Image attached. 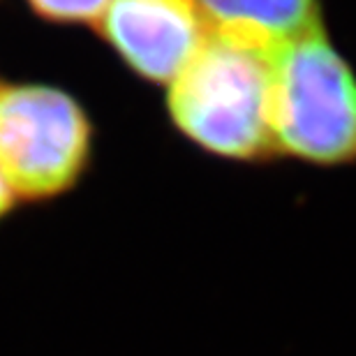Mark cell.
I'll list each match as a JSON object with an SVG mask.
<instances>
[{
    "label": "cell",
    "mask_w": 356,
    "mask_h": 356,
    "mask_svg": "<svg viewBox=\"0 0 356 356\" xmlns=\"http://www.w3.org/2000/svg\"><path fill=\"white\" fill-rule=\"evenodd\" d=\"M266 123L275 153L319 167L356 162V74L324 28L268 58Z\"/></svg>",
    "instance_id": "cell-1"
},
{
    "label": "cell",
    "mask_w": 356,
    "mask_h": 356,
    "mask_svg": "<svg viewBox=\"0 0 356 356\" xmlns=\"http://www.w3.org/2000/svg\"><path fill=\"white\" fill-rule=\"evenodd\" d=\"M209 35L270 58L322 31L319 0H197Z\"/></svg>",
    "instance_id": "cell-5"
},
{
    "label": "cell",
    "mask_w": 356,
    "mask_h": 356,
    "mask_svg": "<svg viewBox=\"0 0 356 356\" xmlns=\"http://www.w3.org/2000/svg\"><path fill=\"white\" fill-rule=\"evenodd\" d=\"M95 28L134 74L165 86L209 40L197 0H111Z\"/></svg>",
    "instance_id": "cell-4"
},
{
    "label": "cell",
    "mask_w": 356,
    "mask_h": 356,
    "mask_svg": "<svg viewBox=\"0 0 356 356\" xmlns=\"http://www.w3.org/2000/svg\"><path fill=\"white\" fill-rule=\"evenodd\" d=\"M92 123L70 92L47 83H0V176L14 199L49 202L86 174Z\"/></svg>",
    "instance_id": "cell-3"
},
{
    "label": "cell",
    "mask_w": 356,
    "mask_h": 356,
    "mask_svg": "<svg viewBox=\"0 0 356 356\" xmlns=\"http://www.w3.org/2000/svg\"><path fill=\"white\" fill-rule=\"evenodd\" d=\"M14 195L10 192V188H7V183L3 181V176H0V220H5L7 216H10V211L14 209Z\"/></svg>",
    "instance_id": "cell-7"
},
{
    "label": "cell",
    "mask_w": 356,
    "mask_h": 356,
    "mask_svg": "<svg viewBox=\"0 0 356 356\" xmlns=\"http://www.w3.org/2000/svg\"><path fill=\"white\" fill-rule=\"evenodd\" d=\"M111 0H26L40 19L51 24H97Z\"/></svg>",
    "instance_id": "cell-6"
},
{
    "label": "cell",
    "mask_w": 356,
    "mask_h": 356,
    "mask_svg": "<svg viewBox=\"0 0 356 356\" xmlns=\"http://www.w3.org/2000/svg\"><path fill=\"white\" fill-rule=\"evenodd\" d=\"M268 58L209 35L167 83L176 130L220 158L250 162L273 155L268 123Z\"/></svg>",
    "instance_id": "cell-2"
}]
</instances>
